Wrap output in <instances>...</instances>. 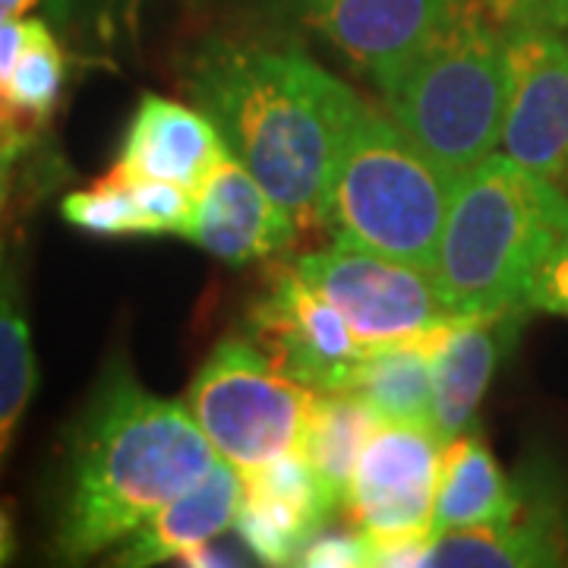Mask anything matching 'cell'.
<instances>
[{"label":"cell","instance_id":"obj_5","mask_svg":"<svg viewBox=\"0 0 568 568\" xmlns=\"http://www.w3.org/2000/svg\"><path fill=\"white\" fill-rule=\"evenodd\" d=\"M455 181L398 123L366 104L328 174L316 224L335 241L433 272Z\"/></svg>","mask_w":568,"mask_h":568},{"label":"cell","instance_id":"obj_19","mask_svg":"<svg viewBox=\"0 0 568 568\" xmlns=\"http://www.w3.org/2000/svg\"><path fill=\"white\" fill-rule=\"evenodd\" d=\"M443 325L424 335L366 347L361 369L347 392H354L376 414L379 424H429L433 354Z\"/></svg>","mask_w":568,"mask_h":568},{"label":"cell","instance_id":"obj_26","mask_svg":"<svg viewBox=\"0 0 568 568\" xmlns=\"http://www.w3.org/2000/svg\"><path fill=\"white\" fill-rule=\"evenodd\" d=\"M525 304L530 310L552 313V316H566L568 320V234L549 250L544 265L530 278Z\"/></svg>","mask_w":568,"mask_h":568},{"label":"cell","instance_id":"obj_27","mask_svg":"<svg viewBox=\"0 0 568 568\" xmlns=\"http://www.w3.org/2000/svg\"><path fill=\"white\" fill-rule=\"evenodd\" d=\"M496 17H534L568 36V0H484Z\"/></svg>","mask_w":568,"mask_h":568},{"label":"cell","instance_id":"obj_16","mask_svg":"<svg viewBox=\"0 0 568 568\" xmlns=\"http://www.w3.org/2000/svg\"><path fill=\"white\" fill-rule=\"evenodd\" d=\"M244 503V474L219 458L196 487L183 489L162 506L145 525L133 530L121 547H114L111 566L149 568L181 559L190 549L222 537L237 521Z\"/></svg>","mask_w":568,"mask_h":568},{"label":"cell","instance_id":"obj_25","mask_svg":"<svg viewBox=\"0 0 568 568\" xmlns=\"http://www.w3.org/2000/svg\"><path fill=\"white\" fill-rule=\"evenodd\" d=\"M48 3L63 29H82L99 39H111L114 29L136 7V0H48Z\"/></svg>","mask_w":568,"mask_h":568},{"label":"cell","instance_id":"obj_10","mask_svg":"<svg viewBox=\"0 0 568 568\" xmlns=\"http://www.w3.org/2000/svg\"><path fill=\"white\" fill-rule=\"evenodd\" d=\"M297 26L338 51L357 73L383 89L420 54L465 0H275Z\"/></svg>","mask_w":568,"mask_h":568},{"label":"cell","instance_id":"obj_9","mask_svg":"<svg viewBox=\"0 0 568 568\" xmlns=\"http://www.w3.org/2000/svg\"><path fill=\"white\" fill-rule=\"evenodd\" d=\"M250 338L310 392H347L366 345L338 306L284 265L250 306Z\"/></svg>","mask_w":568,"mask_h":568},{"label":"cell","instance_id":"obj_24","mask_svg":"<svg viewBox=\"0 0 568 568\" xmlns=\"http://www.w3.org/2000/svg\"><path fill=\"white\" fill-rule=\"evenodd\" d=\"M294 566L304 568H369V534L361 528H320L306 540Z\"/></svg>","mask_w":568,"mask_h":568},{"label":"cell","instance_id":"obj_7","mask_svg":"<svg viewBox=\"0 0 568 568\" xmlns=\"http://www.w3.org/2000/svg\"><path fill=\"white\" fill-rule=\"evenodd\" d=\"M294 272L328 304L338 306L351 332L366 347L424 335L455 320L429 272L395 263L347 241L306 253L294 263Z\"/></svg>","mask_w":568,"mask_h":568},{"label":"cell","instance_id":"obj_28","mask_svg":"<svg viewBox=\"0 0 568 568\" xmlns=\"http://www.w3.org/2000/svg\"><path fill=\"white\" fill-rule=\"evenodd\" d=\"M219 540V537H215ZM215 540H209L203 547L190 549L186 556H181L178 562L190 568H227V566H253L256 562V556L250 552V549H237V547H222V544H215Z\"/></svg>","mask_w":568,"mask_h":568},{"label":"cell","instance_id":"obj_11","mask_svg":"<svg viewBox=\"0 0 568 568\" xmlns=\"http://www.w3.org/2000/svg\"><path fill=\"white\" fill-rule=\"evenodd\" d=\"M446 443L429 424L373 429L347 489L345 511L369 537L429 534Z\"/></svg>","mask_w":568,"mask_h":568},{"label":"cell","instance_id":"obj_8","mask_svg":"<svg viewBox=\"0 0 568 568\" xmlns=\"http://www.w3.org/2000/svg\"><path fill=\"white\" fill-rule=\"evenodd\" d=\"M508 32V159L568 190V36L534 17H499Z\"/></svg>","mask_w":568,"mask_h":568},{"label":"cell","instance_id":"obj_15","mask_svg":"<svg viewBox=\"0 0 568 568\" xmlns=\"http://www.w3.org/2000/svg\"><path fill=\"white\" fill-rule=\"evenodd\" d=\"M224 152L222 133L205 111L162 95H142L126 123L114 171L196 193Z\"/></svg>","mask_w":568,"mask_h":568},{"label":"cell","instance_id":"obj_23","mask_svg":"<svg viewBox=\"0 0 568 568\" xmlns=\"http://www.w3.org/2000/svg\"><path fill=\"white\" fill-rule=\"evenodd\" d=\"M63 222L77 231L95 234V237H136L149 234V224L142 219L140 205L130 193V181L121 171H111L108 178L95 181L85 190L63 196Z\"/></svg>","mask_w":568,"mask_h":568},{"label":"cell","instance_id":"obj_13","mask_svg":"<svg viewBox=\"0 0 568 568\" xmlns=\"http://www.w3.org/2000/svg\"><path fill=\"white\" fill-rule=\"evenodd\" d=\"M530 306L499 313L455 316L436 335L433 354V414L429 426L443 443L465 436L477 424V410L518 342Z\"/></svg>","mask_w":568,"mask_h":568},{"label":"cell","instance_id":"obj_17","mask_svg":"<svg viewBox=\"0 0 568 568\" xmlns=\"http://www.w3.org/2000/svg\"><path fill=\"white\" fill-rule=\"evenodd\" d=\"M525 506L521 511L487 528L452 530L433 537L426 549V566L446 568H547L568 559V525L562 511L534 496L528 480H521Z\"/></svg>","mask_w":568,"mask_h":568},{"label":"cell","instance_id":"obj_21","mask_svg":"<svg viewBox=\"0 0 568 568\" xmlns=\"http://www.w3.org/2000/svg\"><path fill=\"white\" fill-rule=\"evenodd\" d=\"M39 388V361L22 304L17 265L0 256V470L17 439L22 414Z\"/></svg>","mask_w":568,"mask_h":568},{"label":"cell","instance_id":"obj_4","mask_svg":"<svg viewBox=\"0 0 568 568\" xmlns=\"http://www.w3.org/2000/svg\"><path fill=\"white\" fill-rule=\"evenodd\" d=\"M386 114L448 181H462L503 142L508 104L506 22L484 0L458 17L379 89Z\"/></svg>","mask_w":568,"mask_h":568},{"label":"cell","instance_id":"obj_12","mask_svg":"<svg viewBox=\"0 0 568 568\" xmlns=\"http://www.w3.org/2000/svg\"><path fill=\"white\" fill-rule=\"evenodd\" d=\"M297 231L301 222L275 203L272 193L227 149L193 193L183 237L222 263L246 265L287 253L297 241Z\"/></svg>","mask_w":568,"mask_h":568},{"label":"cell","instance_id":"obj_30","mask_svg":"<svg viewBox=\"0 0 568 568\" xmlns=\"http://www.w3.org/2000/svg\"><path fill=\"white\" fill-rule=\"evenodd\" d=\"M13 549H17V528H13V515H10V508L0 506V566H7V562H10Z\"/></svg>","mask_w":568,"mask_h":568},{"label":"cell","instance_id":"obj_6","mask_svg":"<svg viewBox=\"0 0 568 568\" xmlns=\"http://www.w3.org/2000/svg\"><path fill=\"white\" fill-rule=\"evenodd\" d=\"M313 395L250 335H227L196 369L183 405L222 462L253 474L301 448Z\"/></svg>","mask_w":568,"mask_h":568},{"label":"cell","instance_id":"obj_14","mask_svg":"<svg viewBox=\"0 0 568 568\" xmlns=\"http://www.w3.org/2000/svg\"><path fill=\"white\" fill-rule=\"evenodd\" d=\"M328 506L313 467L301 452H287L244 474V503L237 511V537L263 566H294L297 552L328 525Z\"/></svg>","mask_w":568,"mask_h":568},{"label":"cell","instance_id":"obj_1","mask_svg":"<svg viewBox=\"0 0 568 568\" xmlns=\"http://www.w3.org/2000/svg\"><path fill=\"white\" fill-rule=\"evenodd\" d=\"M215 465L219 452L186 405L149 392L130 364L114 357L67 433L54 556L77 566L121 547Z\"/></svg>","mask_w":568,"mask_h":568},{"label":"cell","instance_id":"obj_31","mask_svg":"<svg viewBox=\"0 0 568 568\" xmlns=\"http://www.w3.org/2000/svg\"><path fill=\"white\" fill-rule=\"evenodd\" d=\"M36 3H39V0H0V26H3V22L22 20Z\"/></svg>","mask_w":568,"mask_h":568},{"label":"cell","instance_id":"obj_3","mask_svg":"<svg viewBox=\"0 0 568 568\" xmlns=\"http://www.w3.org/2000/svg\"><path fill=\"white\" fill-rule=\"evenodd\" d=\"M566 234V190L493 152L455 183L429 275L452 316L521 306Z\"/></svg>","mask_w":568,"mask_h":568},{"label":"cell","instance_id":"obj_20","mask_svg":"<svg viewBox=\"0 0 568 568\" xmlns=\"http://www.w3.org/2000/svg\"><path fill=\"white\" fill-rule=\"evenodd\" d=\"M376 414L354 392H316L306 414L301 455H304L328 506L345 508L347 489L354 480L357 462L376 429Z\"/></svg>","mask_w":568,"mask_h":568},{"label":"cell","instance_id":"obj_22","mask_svg":"<svg viewBox=\"0 0 568 568\" xmlns=\"http://www.w3.org/2000/svg\"><path fill=\"white\" fill-rule=\"evenodd\" d=\"M67 82V58L44 20H29V41L3 85V102L20 130H36L51 121Z\"/></svg>","mask_w":568,"mask_h":568},{"label":"cell","instance_id":"obj_29","mask_svg":"<svg viewBox=\"0 0 568 568\" xmlns=\"http://www.w3.org/2000/svg\"><path fill=\"white\" fill-rule=\"evenodd\" d=\"M26 41H29V20H13L0 26V95H3V85L10 80L13 67L20 61Z\"/></svg>","mask_w":568,"mask_h":568},{"label":"cell","instance_id":"obj_18","mask_svg":"<svg viewBox=\"0 0 568 568\" xmlns=\"http://www.w3.org/2000/svg\"><path fill=\"white\" fill-rule=\"evenodd\" d=\"M521 506H525L521 480H508L496 455L474 429L448 443L443 452L433 525H429L433 537H443L452 530L503 525L511 521Z\"/></svg>","mask_w":568,"mask_h":568},{"label":"cell","instance_id":"obj_2","mask_svg":"<svg viewBox=\"0 0 568 568\" xmlns=\"http://www.w3.org/2000/svg\"><path fill=\"white\" fill-rule=\"evenodd\" d=\"M186 89L224 145L297 222H316L328 174L366 102L297 44L212 39Z\"/></svg>","mask_w":568,"mask_h":568}]
</instances>
